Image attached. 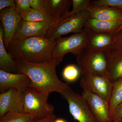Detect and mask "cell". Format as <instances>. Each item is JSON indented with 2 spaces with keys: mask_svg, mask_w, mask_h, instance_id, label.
<instances>
[{
  "mask_svg": "<svg viewBox=\"0 0 122 122\" xmlns=\"http://www.w3.org/2000/svg\"><path fill=\"white\" fill-rule=\"evenodd\" d=\"M24 113L42 118L52 115L54 107L48 102L50 94L29 87L21 91Z\"/></svg>",
  "mask_w": 122,
  "mask_h": 122,
  "instance_id": "cell-3",
  "label": "cell"
},
{
  "mask_svg": "<svg viewBox=\"0 0 122 122\" xmlns=\"http://www.w3.org/2000/svg\"><path fill=\"white\" fill-rule=\"evenodd\" d=\"M122 119V102L119 105L114 112L111 119V121H120Z\"/></svg>",
  "mask_w": 122,
  "mask_h": 122,
  "instance_id": "cell-29",
  "label": "cell"
},
{
  "mask_svg": "<svg viewBox=\"0 0 122 122\" xmlns=\"http://www.w3.org/2000/svg\"><path fill=\"white\" fill-rule=\"evenodd\" d=\"M56 40L33 37L19 40L13 38L7 51L15 60L33 63L53 61L52 53Z\"/></svg>",
  "mask_w": 122,
  "mask_h": 122,
  "instance_id": "cell-2",
  "label": "cell"
},
{
  "mask_svg": "<svg viewBox=\"0 0 122 122\" xmlns=\"http://www.w3.org/2000/svg\"><path fill=\"white\" fill-rule=\"evenodd\" d=\"M107 52H91L84 49L77 55L76 62L81 74L107 76Z\"/></svg>",
  "mask_w": 122,
  "mask_h": 122,
  "instance_id": "cell-6",
  "label": "cell"
},
{
  "mask_svg": "<svg viewBox=\"0 0 122 122\" xmlns=\"http://www.w3.org/2000/svg\"><path fill=\"white\" fill-rule=\"evenodd\" d=\"M111 49L122 53V28L114 35Z\"/></svg>",
  "mask_w": 122,
  "mask_h": 122,
  "instance_id": "cell-28",
  "label": "cell"
},
{
  "mask_svg": "<svg viewBox=\"0 0 122 122\" xmlns=\"http://www.w3.org/2000/svg\"><path fill=\"white\" fill-rule=\"evenodd\" d=\"M15 10L20 16L31 8L28 0H15Z\"/></svg>",
  "mask_w": 122,
  "mask_h": 122,
  "instance_id": "cell-27",
  "label": "cell"
},
{
  "mask_svg": "<svg viewBox=\"0 0 122 122\" xmlns=\"http://www.w3.org/2000/svg\"><path fill=\"white\" fill-rule=\"evenodd\" d=\"M91 2L90 0H72V10L69 12L66 18L87 10L91 5Z\"/></svg>",
  "mask_w": 122,
  "mask_h": 122,
  "instance_id": "cell-24",
  "label": "cell"
},
{
  "mask_svg": "<svg viewBox=\"0 0 122 122\" xmlns=\"http://www.w3.org/2000/svg\"><path fill=\"white\" fill-rule=\"evenodd\" d=\"M68 102L70 113L79 122H98L87 102L70 87L61 94Z\"/></svg>",
  "mask_w": 122,
  "mask_h": 122,
  "instance_id": "cell-7",
  "label": "cell"
},
{
  "mask_svg": "<svg viewBox=\"0 0 122 122\" xmlns=\"http://www.w3.org/2000/svg\"><path fill=\"white\" fill-rule=\"evenodd\" d=\"M91 5L93 6L111 7L122 11V0H96L91 1Z\"/></svg>",
  "mask_w": 122,
  "mask_h": 122,
  "instance_id": "cell-25",
  "label": "cell"
},
{
  "mask_svg": "<svg viewBox=\"0 0 122 122\" xmlns=\"http://www.w3.org/2000/svg\"><path fill=\"white\" fill-rule=\"evenodd\" d=\"M81 95L87 102L98 122H111L108 101L87 91L83 90Z\"/></svg>",
  "mask_w": 122,
  "mask_h": 122,
  "instance_id": "cell-12",
  "label": "cell"
},
{
  "mask_svg": "<svg viewBox=\"0 0 122 122\" xmlns=\"http://www.w3.org/2000/svg\"><path fill=\"white\" fill-rule=\"evenodd\" d=\"M45 1L55 24L65 19L72 5L71 0H45Z\"/></svg>",
  "mask_w": 122,
  "mask_h": 122,
  "instance_id": "cell-18",
  "label": "cell"
},
{
  "mask_svg": "<svg viewBox=\"0 0 122 122\" xmlns=\"http://www.w3.org/2000/svg\"><path fill=\"white\" fill-rule=\"evenodd\" d=\"M56 119V116L53 114L51 115L38 119L34 122H54Z\"/></svg>",
  "mask_w": 122,
  "mask_h": 122,
  "instance_id": "cell-31",
  "label": "cell"
},
{
  "mask_svg": "<svg viewBox=\"0 0 122 122\" xmlns=\"http://www.w3.org/2000/svg\"><path fill=\"white\" fill-rule=\"evenodd\" d=\"M119 122V121L118 120H116V121H114V122Z\"/></svg>",
  "mask_w": 122,
  "mask_h": 122,
  "instance_id": "cell-33",
  "label": "cell"
},
{
  "mask_svg": "<svg viewBox=\"0 0 122 122\" xmlns=\"http://www.w3.org/2000/svg\"><path fill=\"white\" fill-rule=\"evenodd\" d=\"M8 112L24 113L21 91L11 88L0 94V117Z\"/></svg>",
  "mask_w": 122,
  "mask_h": 122,
  "instance_id": "cell-10",
  "label": "cell"
},
{
  "mask_svg": "<svg viewBox=\"0 0 122 122\" xmlns=\"http://www.w3.org/2000/svg\"><path fill=\"white\" fill-rule=\"evenodd\" d=\"M21 19L31 22H43L51 25L55 24L54 20L51 17L43 12L31 8L29 11L20 15Z\"/></svg>",
  "mask_w": 122,
  "mask_h": 122,
  "instance_id": "cell-21",
  "label": "cell"
},
{
  "mask_svg": "<svg viewBox=\"0 0 122 122\" xmlns=\"http://www.w3.org/2000/svg\"><path fill=\"white\" fill-rule=\"evenodd\" d=\"M122 26V21H102L89 17L85 24V29L91 32L114 35Z\"/></svg>",
  "mask_w": 122,
  "mask_h": 122,
  "instance_id": "cell-15",
  "label": "cell"
},
{
  "mask_svg": "<svg viewBox=\"0 0 122 122\" xmlns=\"http://www.w3.org/2000/svg\"><path fill=\"white\" fill-rule=\"evenodd\" d=\"M40 118L29 114L8 112L0 117V122H34Z\"/></svg>",
  "mask_w": 122,
  "mask_h": 122,
  "instance_id": "cell-22",
  "label": "cell"
},
{
  "mask_svg": "<svg viewBox=\"0 0 122 122\" xmlns=\"http://www.w3.org/2000/svg\"><path fill=\"white\" fill-rule=\"evenodd\" d=\"M81 73L78 66L74 64H70L63 69L62 76L63 79L66 81L73 82L79 78Z\"/></svg>",
  "mask_w": 122,
  "mask_h": 122,
  "instance_id": "cell-23",
  "label": "cell"
},
{
  "mask_svg": "<svg viewBox=\"0 0 122 122\" xmlns=\"http://www.w3.org/2000/svg\"><path fill=\"white\" fill-rule=\"evenodd\" d=\"M15 0H0V10H1L7 8H15Z\"/></svg>",
  "mask_w": 122,
  "mask_h": 122,
  "instance_id": "cell-30",
  "label": "cell"
},
{
  "mask_svg": "<svg viewBox=\"0 0 122 122\" xmlns=\"http://www.w3.org/2000/svg\"><path fill=\"white\" fill-rule=\"evenodd\" d=\"M112 83L107 76L85 74H82L80 85L83 90L95 94L109 102Z\"/></svg>",
  "mask_w": 122,
  "mask_h": 122,
  "instance_id": "cell-8",
  "label": "cell"
},
{
  "mask_svg": "<svg viewBox=\"0 0 122 122\" xmlns=\"http://www.w3.org/2000/svg\"><path fill=\"white\" fill-rule=\"evenodd\" d=\"M28 1L31 8L43 12L53 19L46 5L45 0H28Z\"/></svg>",
  "mask_w": 122,
  "mask_h": 122,
  "instance_id": "cell-26",
  "label": "cell"
},
{
  "mask_svg": "<svg viewBox=\"0 0 122 122\" xmlns=\"http://www.w3.org/2000/svg\"><path fill=\"white\" fill-rule=\"evenodd\" d=\"M107 75L114 81L122 78V53L112 49L107 51Z\"/></svg>",
  "mask_w": 122,
  "mask_h": 122,
  "instance_id": "cell-16",
  "label": "cell"
},
{
  "mask_svg": "<svg viewBox=\"0 0 122 122\" xmlns=\"http://www.w3.org/2000/svg\"><path fill=\"white\" fill-rule=\"evenodd\" d=\"M54 122H66L65 120L62 118H56Z\"/></svg>",
  "mask_w": 122,
  "mask_h": 122,
  "instance_id": "cell-32",
  "label": "cell"
},
{
  "mask_svg": "<svg viewBox=\"0 0 122 122\" xmlns=\"http://www.w3.org/2000/svg\"><path fill=\"white\" fill-rule=\"evenodd\" d=\"M4 30L2 26L0 28V68L5 72L18 73L16 61L5 46L3 41Z\"/></svg>",
  "mask_w": 122,
  "mask_h": 122,
  "instance_id": "cell-19",
  "label": "cell"
},
{
  "mask_svg": "<svg viewBox=\"0 0 122 122\" xmlns=\"http://www.w3.org/2000/svg\"><path fill=\"white\" fill-rule=\"evenodd\" d=\"M87 10L91 18L106 21H122V11L118 9L91 5Z\"/></svg>",
  "mask_w": 122,
  "mask_h": 122,
  "instance_id": "cell-17",
  "label": "cell"
},
{
  "mask_svg": "<svg viewBox=\"0 0 122 122\" xmlns=\"http://www.w3.org/2000/svg\"><path fill=\"white\" fill-rule=\"evenodd\" d=\"M87 38L88 33L85 29L82 32L56 39L53 51V60L59 64L66 54L71 53L76 56L86 48Z\"/></svg>",
  "mask_w": 122,
  "mask_h": 122,
  "instance_id": "cell-4",
  "label": "cell"
},
{
  "mask_svg": "<svg viewBox=\"0 0 122 122\" xmlns=\"http://www.w3.org/2000/svg\"><path fill=\"white\" fill-rule=\"evenodd\" d=\"M121 122H122V120H121Z\"/></svg>",
  "mask_w": 122,
  "mask_h": 122,
  "instance_id": "cell-36",
  "label": "cell"
},
{
  "mask_svg": "<svg viewBox=\"0 0 122 122\" xmlns=\"http://www.w3.org/2000/svg\"><path fill=\"white\" fill-rule=\"evenodd\" d=\"M89 17V14L87 10L70 16L51 26L46 37L55 40L69 33L82 32L85 30V24Z\"/></svg>",
  "mask_w": 122,
  "mask_h": 122,
  "instance_id": "cell-5",
  "label": "cell"
},
{
  "mask_svg": "<svg viewBox=\"0 0 122 122\" xmlns=\"http://www.w3.org/2000/svg\"><path fill=\"white\" fill-rule=\"evenodd\" d=\"M18 73H24L30 79V87L50 94L53 92L61 94L70 87L67 83L61 81L58 77L56 68L59 63L53 61L42 63H33L15 60Z\"/></svg>",
  "mask_w": 122,
  "mask_h": 122,
  "instance_id": "cell-1",
  "label": "cell"
},
{
  "mask_svg": "<svg viewBox=\"0 0 122 122\" xmlns=\"http://www.w3.org/2000/svg\"><path fill=\"white\" fill-rule=\"evenodd\" d=\"M122 26H121V27H120V29H119V30L118 31H119V30H120L121 29H122Z\"/></svg>",
  "mask_w": 122,
  "mask_h": 122,
  "instance_id": "cell-34",
  "label": "cell"
},
{
  "mask_svg": "<svg viewBox=\"0 0 122 122\" xmlns=\"http://www.w3.org/2000/svg\"><path fill=\"white\" fill-rule=\"evenodd\" d=\"M87 32L88 38L85 49L89 52L94 53L107 52L111 49L113 42L114 35Z\"/></svg>",
  "mask_w": 122,
  "mask_h": 122,
  "instance_id": "cell-14",
  "label": "cell"
},
{
  "mask_svg": "<svg viewBox=\"0 0 122 122\" xmlns=\"http://www.w3.org/2000/svg\"><path fill=\"white\" fill-rule=\"evenodd\" d=\"M51 26L45 22H31L21 19L14 38L21 40L33 37H46Z\"/></svg>",
  "mask_w": 122,
  "mask_h": 122,
  "instance_id": "cell-11",
  "label": "cell"
},
{
  "mask_svg": "<svg viewBox=\"0 0 122 122\" xmlns=\"http://www.w3.org/2000/svg\"><path fill=\"white\" fill-rule=\"evenodd\" d=\"M0 19L4 30V44L7 50L10 42L14 38L21 18L15 11V8L10 7L1 10Z\"/></svg>",
  "mask_w": 122,
  "mask_h": 122,
  "instance_id": "cell-9",
  "label": "cell"
},
{
  "mask_svg": "<svg viewBox=\"0 0 122 122\" xmlns=\"http://www.w3.org/2000/svg\"><path fill=\"white\" fill-rule=\"evenodd\" d=\"M31 81L28 76L24 73H13L0 70V91L5 92L11 88L23 90L30 87Z\"/></svg>",
  "mask_w": 122,
  "mask_h": 122,
  "instance_id": "cell-13",
  "label": "cell"
},
{
  "mask_svg": "<svg viewBox=\"0 0 122 122\" xmlns=\"http://www.w3.org/2000/svg\"><path fill=\"white\" fill-rule=\"evenodd\" d=\"M122 102V78L112 83L111 93L109 100L111 120L116 107Z\"/></svg>",
  "mask_w": 122,
  "mask_h": 122,
  "instance_id": "cell-20",
  "label": "cell"
},
{
  "mask_svg": "<svg viewBox=\"0 0 122 122\" xmlns=\"http://www.w3.org/2000/svg\"><path fill=\"white\" fill-rule=\"evenodd\" d=\"M121 122V121H119V122Z\"/></svg>",
  "mask_w": 122,
  "mask_h": 122,
  "instance_id": "cell-35",
  "label": "cell"
}]
</instances>
